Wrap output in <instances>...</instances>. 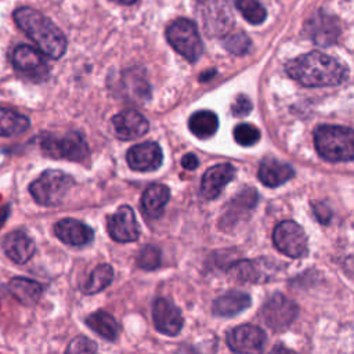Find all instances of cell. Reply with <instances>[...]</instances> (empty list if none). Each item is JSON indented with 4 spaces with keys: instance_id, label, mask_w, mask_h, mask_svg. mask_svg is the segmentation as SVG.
Returning <instances> with one entry per match:
<instances>
[{
    "instance_id": "10",
    "label": "cell",
    "mask_w": 354,
    "mask_h": 354,
    "mask_svg": "<svg viewBox=\"0 0 354 354\" xmlns=\"http://www.w3.org/2000/svg\"><path fill=\"white\" fill-rule=\"evenodd\" d=\"M264 343V330L253 324L238 325L227 333V344L234 354H261Z\"/></svg>"
},
{
    "instance_id": "27",
    "label": "cell",
    "mask_w": 354,
    "mask_h": 354,
    "mask_svg": "<svg viewBox=\"0 0 354 354\" xmlns=\"http://www.w3.org/2000/svg\"><path fill=\"white\" fill-rule=\"evenodd\" d=\"M113 278V270L109 264H98L91 274L88 275L86 283L83 285V292L88 293V295H94L98 293L101 290H104Z\"/></svg>"
},
{
    "instance_id": "15",
    "label": "cell",
    "mask_w": 354,
    "mask_h": 354,
    "mask_svg": "<svg viewBox=\"0 0 354 354\" xmlns=\"http://www.w3.org/2000/svg\"><path fill=\"white\" fill-rule=\"evenodd\" d=\"M12 61L19 72L30 77L40 79L47 75V64L41 53L28 44H21L14 50Z\"/></svg>"
},
{
    "instance_id": "4",
    "label": "cell",
    "mask_w": 354,
    "mask_h": 354,
    "mask_svg": "<svg viewBox=\"0 0 354 354\" xmlns=\"http://www.w3.org/2000/svg\"><path fill=\"white\" fill-rule=\"evenodd\" d=\"M73 185V178L61 170L43 171L30 185L33 199L43 206L59 205Z\"/></svg>"
},
{
    "instance_id": "19",
    "label": "cell",
    "mask_w": 354,
    "mask_h": 354,
    "mask_svg": "<svg viewBox=\"0 0 354 354\" xmlns=\"http://www.w3.org/2000/svg\"><path fill=\"white\" fill-rule=\"evenodd\" d=\"M3 249L7 257L14 263L24 264L32 259L36 245L33 239L24 231H11L3 241Z\"/></svg>"
},
{
    "instance_id": "16",
    "label": "cell",
    "mask_w": 354,
    "mask_h": 354,
    "mask_svg": "<svg viewBox=\"0 0 354 354\" xmlns=\"http://www.w3.org/2000/svg\"><path fill=\"white\" fill-rule=\"evenodd\" d=\"M235 169L230 163H218L209 167L202 176L201 192L206 199L217 198L224 187L232 180Z\"/></svg>"
},
{
    "instance_id": "31",
    "label": "cell",
    "mask_w": 354,
    "mask_h": 354,
    "mask_svg": "<svg viewBox=\"0 0 354 354\" xmlns=\"http://www.w3.org/2000/svg\"><path fill=\"white\" fill-rule=\"evenodd\" d=\"M137 263L144 270H155L162 263V252L153 245H147L140 250Z\"/></svg>"
},
{
    "instance_id": "6",
    "label": "cell",
    "mask_w": 354,
    "mask_h": 354,
    "mask_svg": "<svg viewBox=\"0 0 354 354\" xmlns=\"http://www.w3.org/2000/svg\"><path fill=\"white\" fill-rule=\"evenodd\" d=\"M166 37L170 46L187 61L195 62L203 51L202 39L195 22L187 18H178L166 29Z\"/></svg>"
},
{
    "instance_id": "26",
    "label": "cell",
    "mask_w": 354,
    "mask_h": 354,
    "mask_svg": "<svg viewBox=\"0 0 354 354\" xmlns=\"http://www.w3.org/2000/svg\"><path fill=\"white\" fill-rule=\"evenodd\" d=\"M188 127L195 137L205 140L217 131L218 119L212 111H198L189 118Z\"/></svg>"
},
{
    "instance_id": "28",
    "label": "cell",
    "mask_w": 354,
    "mask_h": 354,
    "mask_svg": "<svg viewBox=\"0 0 354 354\" xmlns=\"http://www.w3.org/2000/svg\"><path fill=\"white\" fill-rule=\"evenodd\" d=\"M235 6L242 17L252 25L263 24L267 17V11L259 0H235Z\"/></svg>"
},
{
    "instance_id": "20",
    "label": "cell",
    "mask_w": 354,
    "mask_h": 354,
    "mask_svg": "<svg viewBox=\"0 0 354 354\" xmlns=\"http://www.w3.org/2000/svg\"><path fill=\"white\" fill-rule=\"evenodd\" d=\"M295 176V170L290 165L274 158H266L259 167V180L267 187H278L289 181Z\"/></svg>"
},
{
    "instance_id": "32",
    "label": "cell",
    "mask_w": 354,
    "mask_h": 354,
    "mask_svg": "<svg viewBox=\"0 0 354 354\" xmlns=\"http://www.w3.org/2000/svg\"><path fill=\"white\" fill-rule=\"evenodd\" d=\"M65 354H100L97 344L86 336H76L68 344Z\"/></svg>"
},
{
    "instance_id": "3",
    "label": "cell",
    "mask_w": 354,
    "mask_h": 354,
    "mask_svg": "<svg viewBox=\"0 0 354 354\" xmlns=\"http://www.w3.org/2000/svg\"><path fill=\"white\" fill-rule=\"evenodd\" d=\"M315 149L329 162H350L354 158V133L344 126H318L314 131Z\"/></svg>"
},
{
    "instance_id": "1",
    "label": "cell",
    "mask_w": 354,
    "mask_h": 354,
    "mask_svg": "<svg viewBox=\"0 0 354 354\" xmlns=\"http://www.w3.org/2000/svg\"><path fill=\"white\" fill-rule=\"evenodd\" d=\"M347 72L346 65L319 51H310L286 64V73L308 87L340 84L346 80Z\"/></svg>"
},
{
    "instance_id": "21",
    "label": "cell",
    "mask_w": 354,
    "mask_h": 354,
    "mask_svg": "<svg viewBox=\"0 0 354 354\" xmlns=\"http://www.w3.org/2000/svg\"><path fill=\"white\" fill-rule=\"evenodd\" d=\"M170 199V189L163 184L149 185L141 196L142 213L151 218L162 216L167 202Z\"/></svg>"
},
{
    "instance_id": "11",
    "label": "cell",
    "mask_w": 354,
    "mask_h": 354,
    "mask_svg": "<svg viewBox=\"0 0 354 354\" xmlns=\"http://www.w3.org/2000/svg\"><path fill=\"white\" fill-rule=\"evenodd\" d=\"M106 230L109 236L116 242H134L140 236V227L134 212L130 206H120L112 216L108 217Z\"/></svg>"
},
{
    "instance_id": "23",
    "label": "cell",
    "mask_w": 354,
    "mask_h": 354,
    "mask_svg": "<svg viewBox=\"0 0 354 354\" xmlns=\"http://www.w3.org/2000/svg\"><path fill=\"white\" fill-rule=\"evenodd\" d=\"M8 290L24 306H35L43 295V285L29 278L15 277L8 282Z\"/></svg>"
},
{
    "instance_id": "34",
    "label": "cell",
    "mask_w": 354,
    "mask_h": 354,
    "mask_svg": "<svg viewBox=\"0 0 354 354\" xmlns=\"http://www.w3.org/2000/svg\"><path fill=\"white\" fill-rule=\"evenodd\" d=\"M252 111V102L245 95V94H239L236 95V98L232 101L231 104V112L236 116V118H241V116H246L249 115Z\"/></svg>"
},
{
    "instance_id": "18",
    "label": "cell",
    "mask_w": 354,
    "mask_h": 354,
    "mask_svg": "<svg viewBox=\"0 0 354 354\" xmlns=\"http://www.w3.org/2000/svg\"><path fill=\"white\" fill-rule=\"evenodd\" d=\"M306 30L317 44L328 46L336 40L340 32V26L337 19L332 15L318 12L308 21Z\"/></svg>"
},
{
    "instance_id": "8",
    "label": "cell",
    "mask_w": 354,
    "mask_h": 354,
    "mask_svg": "<svg viewBox=\"0 0 354 354\" xmlns=\"http://www.w3.org/2000/svg\"><path fill=\"white\" fill-rule=\"evenodd\" d=\"M297 314V304L281 293L272 295L260 310L263 322L275 332L285 330L295 321Z\"/></svg>"
},
{
    "instance_id": "24",
    "label": "cell",
    "mask_w": 354,
    "mask_h": 354,
    "mask_svg": "<svg viewBox=\"0 0 354 354\" xmlns=\"http://www.w3.org/2000/svg\"><path fill=\"white\" fill-rule=\"evenodd\" d=\"M86 324L91 330L109 342H115L120 335L119 322L115 319L113 315L102 310L90 314L86 318Z\"/></svg>"
},
{
    "instance_id": "7",
    "label": "cell",
    "mask_w": 354,
    "mask_h": 354,
    "mask_svg": "<svg viewBox=\"0 0 354 354\" xmlns=\"http://www.w3.org/2000/svg\"><path fill=\"white\" fill-rule=\"evenodd\" d=\"M272 241L275 248L293 259L304 257L308 253L307 235L301 225L292 220H283L274 228Z\"/></svg>"
},
{
    "instance_id": "22",
    "label": "cell",
    "mask_w": 354,
    "mask_h": 354,
    "mask_svg": "<svg viewBox=\"0 0 354 354\" xmlns=\"http://www.w3.org/2000/svg\"><path fill=\"white\" fill-rule=\"evenodd\" d=\"M250 296L241 290H230L213 303V313L218 317H234L250 306Z\"/></svg>"
},
{
    "instance_id": "35",
    "label": "cell",
    "mask_w": 354,
    "mask_h": 354,
    "mask_svg": "<svg viewBox=\"0 0 354 354\" xmlns=\"http://www.w3.org/2000/svg\"><path fill=\"white\" fill-rule=\"evenodd\" d=\"M313 210H314V214H315V217L319 223H322V224L329 223V220L332 217V212L325 203H314Z\"/></svg>"
},
{
    "instance_id": "30",
    "label": "cell",
    "mask_w": 354,
    "mask_h": 354,
    "mask_svg": "<svg viewBox=\"0 0 354 354\" xmlns=\"http://www.w3.org/2000/svg\"><path fill=\"white\" fill-rule=\"evenodd\" d=\"M234 138L239 145L252 147L260 140V131L250 123H241L234 129Z\"/></svg>"
},
{
    "instance_id": "36",
    "label": "cell",
    "mask_w": 354,
    "mask_h": 354,
    "mask_svg": "<svg viewBox=\"0 0 354 354\" xmlns=\"http://www.w3.org/2000/svg\"><path fill=\"white\" fill-rule=\"evenodd\" d=\"M181 165L187 170H195L198 167V165H199V160H198V158L194 153H185L183 156V159H181Z\"/></svg>"
},
{
    "instance_id": "38",
    "label": "cell",
    "mask_w": 354,
    "mask_h": 354,
    "mask_svg": "<svg viewBox=\"0 0 354 354\" xmlns=\"http://www.w3.org/2000/svg\"><path fill=\"white\" fill-rule=\"evenodd\" d=\"M118 1H120L123 4H133L136 0H118Z\"/></svg>"
},
{
    "instance_id": "17",
    "label": "cell",
    "mask_w": 354,
    "mask_h": 354,
    "mask_svg": "<svg viewBox=\"0 0 354 354\" xmlns=\"http://www.w3.org/2000/svg\"><path fill=\"white\" fill-rule=\"evenodd\" d=\"M57 238L71 246H84L94 238L93 230L84 223L75 218H62L54 225Z\"/></svg>"
},
{
    "instance_id": "25",
    "label": "cell",
    "mask_w": 354,
    "mask_h": 354,
    "mask_svg": "<svg viewBox=\"0 0 354 354\" xmlns=\"http://www.w3.org/2000/svg\"><path fill=\"white\" fill-rule=\"evenodd\" d=\"M30 122L29 119L6 106H0V136L1 137H14L22 134L28 127Z\"/></svg>"
},
{
    "instance_id": "13",
    "label": "cell",
    "mask_w": 354,
    "mask_h": 354,
    "mask_svg": "<svg viewBox=\"0 0 354 354\" xmlns=\"http://www.w3.org/2000/svg\"><path fill=\"white\" fill-rule=\"evenodd\" d=\"M129 166L136 171H151L162 165L163 153L153 141H145L131 147L126 155Z\"/></svg>"
},
{
    "instance_id": "39",
    "label": "cell",
    "mask_w": 354,
    "mask_h": 354,
    "mask_svg": "<svg viewBox=\"0 0 354 354\" xmlns=\"http://www.w3.org/2000/svg\"><path fill=\"white\" fill-rule=\"evenodd\" d=\"M0 306H1V296H0Z\"/></svg>"
},
{
    "instance_id": "9",
    "label": "cell",
    "mask_w": 354,
    "mask_h": 354,
    "mask_svg": "<svg viewBox=\"0 0 354 354\" xmlns=\"http://www.w3.org/2000/svg\"><path fill=\"white\" fill-rule=\"evenodd\" d=\"M199 14L209 36L223 37L234 25V18L225 0H201Z\"/></svg>"
},
{
    "instance_id": "12",
    "label": "cell",
    "mask_w": 354,
    "mask_h": 354,
    "mask_svg": "<svg viewBox=\"0 0 354 354\" xmlns=\"http://www.w3.org/2000/svg\"><path fill=\"white\" fill-rule=\"evenodd\" d=\"M152 318L158 332L169 336L177 335L184 325L180 310L170 300L163 297H159L153 301Z\"/></svg>"
},
{
    "instance_id": "2",
    "label": "cell",
    "mask_w": 354,
    "mask_h": 354,
    "mask_svg": "<svg viewBox=\"0 0 354 354\" xmlns=\"http://www.w3.org/2000/svg\"><path fill=\"white\" fill-rule=\"evenodd\" d=\"M14 21L19 29L50 58H61L66 50V37L57 25L32 7H19L14 11Z\"/></svg>"
},
{
    "instance_id": "33",
    "label": "cell",
    "mask_w": 354,
    "mask_h": 354,
    "mask_svg": "<svg viewBox=\"0 0 354 354\" xmlns=\"http://www.w3.org/2000/svg\"><path fill=\"white\" fill-rule=\"evenodd\" d=\"M250 44H252L250 39H249L245 33H242V32L230 35V36L227 37V40L224 41V47H225L230 53H232V54H235V55L246 54L248 50L250 48Z\"/></svg>"
},
{
    "instance_id": "37",
    "label": "cell",
    "mask_w": 354,
    "mask_h": 354,
    "mask_svg": "<svg viewBox=\"0 0 354 354\" xmlns=\"http://www.w3.org/2000/svg\"><path fill=\"white\" fill-rule=\"evenodd\" d=\"M268 354H297V353L285 346H275Z\"/></svg>"
},
{
    "instance_id": "5",
    "label": "cell",
    "mask_w": 354,
    "mask_h": 354,
    "mask_svg": "<svg viewBox=\"0 0 354 354\" xmlns=\"http://www.w3.org/2000/svg\"><path fill=\"white\" fill-rule=\"evenodd\" d=\"M40 148L50 158L71 162H86L90 156L84 138L76 131H68L62 136L44 134L40 138Z\"/></svg>"
},
{
    "instance_id": "14",
    "label": "cell",
    "mask_w": 354,
    "mask_h": 354,
    "mask_svg": "<svg viewBox=\"0 0 354 354\" xmlns=\"http://www.w3.org/2000/svg\"><path fill=\"white\" fill-rule=\"evenodd\" d=\"M115 134L122 140H136L148 133V120L134 109L116 113L112 119Z\"/></svg>"
},
{
    "instance_id": "29",
    "label": "cell",
    "mask_w": 354,
    "mask_h": 354,
    "mask_svg": "<svg viewBox=\"0 0 354 354\" xmlns=\"http://www.w3.org/2000/svg\"><path fill=\"white\" fill-rule=\"evenodd\" d=\"M228 274L241 282H257L260 277L259 267L250 260H239L232 263L228 268Z\"/></svg>"
}]
</instances>
